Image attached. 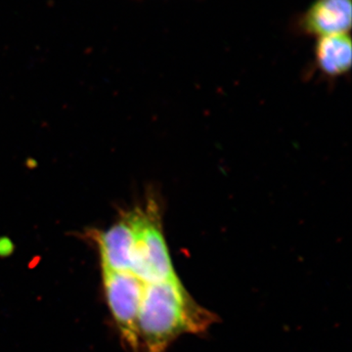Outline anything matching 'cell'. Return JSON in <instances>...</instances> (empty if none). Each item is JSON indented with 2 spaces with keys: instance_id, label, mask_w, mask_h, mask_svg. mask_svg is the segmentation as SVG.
Wrapping results in <instances>:
<instances>
[{
  "instance_id": "cell-6",
  "label": "cell",
  "mask_w": 352,
  "mask_h": 352,
  "mask_svg": "<svg viewBox=\"0 0 352 352\" xmlns=\"http://www.w3.org/2000/svg\"><path fill=\"white\" fill-rule=\"evenodd\" d=\"M315 59L322 73L328 76H340L351 68L352 47L349 34L319 38L315 47Z\"/></svg>"
},
{
  "instance_id": "cell-5",
  "label": "cell",
  "mask_w": 352,
  "mask_h": 352,
  "mask_svg": "<svg viewBox=\"0 0 352 352\" xmlns=\"http://www.w3.org/2000/svg\"><path fill=\"white\" fill-rule=\"evenodd\" d=\"M302 31L317 38L349 34L351 28V0H314L303 13Z\"/></svg>"
},
{
  "instance_id": "cell-2",
  "label": "cell",
  "mask_w": 352,
  "mask_h": 352,
  "mask_svg": "<svg viewBox=\"0 0 352 352\" xmlns=\"http://www.w3.org/2000/svg\"><path fill=\"white\" fill-rule=\"evenodd\" d=\"M129 212L136 233L131 272L144 284L177 278L156 201L149 200Z\"/></svg>"
},
{
  "instance_id": "cell-1",
  "label": "cell",
  "mask_w": 352,
  "mask_h": 352,
  "mask_svg": "<svg viewBox=\"0 0 352 352\" xmlns=\"http://www.w3.org/2000/svg\"><path fill=\"white\" fill-rule=\"evenodd\" d=\"M217 320L179 277L145 284L138 320L139 351L166 352L180 336L205 333Z\"/></svg>"
},
{
  "instance_id": "cell-3",
  "label": "cell",
  "mask_w": 352,
  "mask_h": 352,
  "mask_svg": "<svg viewBox=\"0 0 352 352\" xmlns=\"http://www.w3.org/2000/svg\"><path fill=\"white\" fill-rule=\"evenodd\" d=\"M106 298L122 339L139 352L138 320L145 284L131 271H103Z\"/></svg>"
},
{
  "instance_id": "cell-4",
  "label": "cell",
  "mask_w": 352,
  "mask_h": 352,
  "mask_svg": "<svg viewBox=\"0 0 352 352\" xmlns=\"http://www.w3.org/2000/svg\"><path fill=\"white\" fill-rule=\"evenodd\" d=\"M91 237L100 252L102 270L113 272L131 270L136 233L129 212L105 230L94 231Z\"/></svg>"
}]
</instances>
